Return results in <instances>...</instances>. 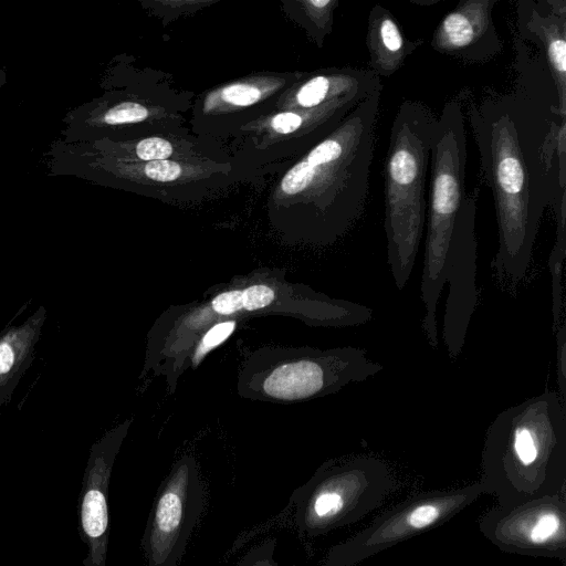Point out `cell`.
<instances>
[{
    "label": "cell",
    "mask_w": 566,
    "mask_h": 566,
    "mask_svg": "<svg viewBox=\"0 0 566 566\" xmlns=\"http://www.w3.org/2000/svg\"><path fill=\"white\" fill-rule=\"evenodd\" d=\"M469 122L494 200L499 249L491 266L515 286L527 272L546 208L566 195V115L557 93L515 84L472 103Z\"/></svg>",
    "instance_id": "obj_1"
},
{
    "label": "cell",
    "mask_w": 566,
    "mask_h": 566,
    "mask_svg": "<svg viewBox=\"0 0 566 566\" xmlns=\"http://www.w3.org/2000/svg\"><path fill=\"white\" fill-rule=\"evenodd\" d=\"M265 315L300 319L313 327L366 324L373 311L292 282L285 271L260 269L216 284L198 298L165 310L146 335L142 378L161 377L174 394L196 343L209 328Z\"/></svg>",
    "instance_id": "obj_2"
},
{
    "label": "cell",
    "mask_w": 566,
    "mask_h": 566,
    "mask_svg": "<svg viewBox=\"0 0 566 566\" xmlns=\"http://www.w3.org/2000/svg\"><path fill=\"white\" fill-rule=\"evenodd\" d=\"M467 135L459 101L444 104L430 158L421 298L422 329L430 346L438 345L437 306L449 285L444 313L452 318L472 315L478 305V242L475 216L480 187L465 193Z\"/></svg>",
    "instance_id": "obj_3"
},
{
    "label": "cell",
    "mask_w": 566,
    "mask_h": 566,
    "mask_svg": "<svg viewBox=\"0 0 566 566\" xmlns=\"http://www.w3.org/2000/svg\"><path fill=\"white\" fill-rule=\"evenodd\" d=\"M485 494L497 505L566 491V406L555 391L512 406L490 424L482 450Z\"/></svg>",
    "instance_id": "obj_4"
},
{
    "label": "cell",
    "mask_w": 566,
    "mask_h": 566,
    "mask_svg": "<svg viewBox=\"0 0 566 566\" xmlns=\"http://www.w3.org/2000/svg\"><path fill=\"white\" fill-rule=\"evenodd\" d=\"M438 116L419 101H403L392 120L385 159L387 259L396 286L412 272L427 216L426 187Z\"/></svg>",
    "instance_id": "obj_5"
},
{
    "label": "cell",
    "mask_w": 566,
    "mask_h": 566,
    "mask_svg": "<svg viewBox=\"0 0 566 566\" xmlns=\"http://www.w3.org/2000/svg\"><path fill=\"white\" fill-rule=\"evenodd\" d=\"M382 368L364 348L269 345L245 355L238 371L237 392L249 400L290 405L336 394Z\"/></svg>",
    "instance_id": "obj_6"
},
{
    "label": "cell",
    "mask_w": 566,
    "mask_h": 566,
    "mask_svg": "<svg viewBox=\"0 0 566 566\" xmlns=\"http://www.w3.org/2000/svg\"><path fill=\"white\" fill-rule=\"evenodd\" d=\"M397 489V480L381 459L352 455L322 463L294 490V523L305 538H315L357 523L380 507Z\"/></svg>",
    "instance_id": "obj_7"
},
{
    "label": "cell",
    "mask_w": 566,
    "mask_h": 566,
    "mask_svg": "<svg viewBox=\"0 0 566 566\" xmlns=\"http://www.w3.org/2000/svg\"><path fill=\"white\" fill-rule=\"evenodd\" d=\"M483 494L485 490L480 480L457 489L416 494L378 515L352 537L332 546L323 566H356L443 525Z\"/></svg>",
    "instance_id": "obj_8"
},
{
    "label": "cell",
    "mask_w": 566,
    "mask_h": 566,
    "mask_svg": "<svg viewBox=\"0 0 566 566\" xmlns=\"http://www.w3.org/2000/svg\"><path fill=\"white\" fill-rule=\"evenodd\" d=\"M203 505L205 485L197 461L184 454L155 495L142 538L146 566H178Z\"/></svg>",
    "instance_id": "obj_9"
},
{
    "label": "cell",
    "mask_w": 566,
    "mask_h": 566,
    "mask_svg": "<svg viewBox=\"0 0 566 566\" xmlns=\"http://www.w3.org/2000/svg\"><path fill=\"white\" fill-rule=\"evenodd\" d=\"M479 530L500 551L566 564V491L510 505H494Z\"/></svg>",
    "instance_id": "obj_10"
},
{
    "label": "cell",
    "mask_w": 566,
    "mask_h": 566,
    "mask_svg": "<svg viewBox=\"0 0 566 566\" xmlns=\"http://www.w3.org/2000/svg\"><path fill=\"white\" fill-rule=\"evenodd\" d=\"M132 420L108 430L90 450L78 494V533L86 546L83 566H106L109 541V481Z\"/></svg>",
    "instance_id": "obj_11"
},
{
    "label": "cell",
    "mask_w": 566,
    "mask_h": 566,
    "mask_svg": "<svg viewBox=\"0 0 566 566\" xmlns=\"http://www.w3.org/2000/svg\"><path fill=\"white\" fill-rule=\"evenodd\" d=\"M499 0H463L446 13L430 44L440 54L464 63H485L499 55L503 43L493 21Z\"/></svg>",
    "instance_id": "obj_12"
},
{
    "label": "cell",
    "mask_w": 566,
    "mask_h": 566,
    "mask_svg": "<svg viewBox=\"0 0 566 566\" xmlns=\"http://www.w3.org/2000/svg\"><path fill=\"white\" fill-rule=\"evenodd\" d=\"M516 34L539 48L566 115V1H516Z\"/></svg>",
    "instance_id": "obj_13"
},
{
    "label": "cell",
    "mask_w": 566,
    "mask_h": 566,
    "mask_svg": "<svg viewBox=\"0 0 566 566\" xmlns=\"http://www.w3.org/2000/svg\"><path fill=\"white\" fill-rule=\"evenodd\" d=\"M423 44L408 39L394 13L375 4L368 14L366 46L370 70L380 78L389 77L405 64L407 57Z\"/></svg>",
    "instance_id": "obj_14"
},
{
    "label": "cell",
    "mask_w": 566,
    "mask_h": 566,
    "mask_svg": "<svg viewBox=\"0 0 566 566\" xmlns=\"http://www.w3.org/2000/svg\"><path fill=\"white\" fill-rule=\"evenodd\" d=\"M45 318V307L39 306L22 324L8 326L0 333V405L10 401L32 364Z\"/></svg>",
    "instance_id": "obj_15"
},
{
    "label": "cell",
    "mask_w": 566,
    "mask_h": 566,
    "mask_svg": "<svg viewBox=\"0 0 566 566\" xmlns=\"http://www.w3.org/2000/svg\"><path fill=\"white\" fill-rule=\"evenodd\" d=\"M566 258V223L557 222L556 241L548 258V270L552 277V301L554 331L564 318L563 269Z\"/></svg>",
    "instance_id": "obj_16"
},
{
    "label": "cell",
    "mask_w": 566,
    "mask_h": 566,
    "mask_svg": "<svg viewBox=\"0 0 566 566\" xmlns=\"http://www.w3.org/2000/svg\"><path fill=\"white\" fill-rule=\"evenodd\" d=\"M316 167L310 165L306 159L296 164L283 178L282 190L289 195L305 190L313 180Z\"/></svg>",
    "instance_id": "obj_17"
},
{
    "label": "cell",
    "mask_w": 566,
    "mask_h": 566,
    "mask_svg": "<svg viewBox=\"0 0 566 566\" xmlns=\"http://www.w3.org/2000/svg\"><path fill=\"white\" fill-rule=\"evenodd\" d=\"M275 548L276 539L269 538L263 543L250 548L235 564V566H282L274 559Z\"/></svg>",
    "instance_id": "obj_18"
},
{
    "label": "cell",
    "mask_w": 566,
    "mask_h": 566,
    "mask_svg": "<svg viewBox=\"0 0 566 566\" xmlns=\"http://www.w3.org/2000/svg\"><path fill=\"white\" fill-rule=\"evenodd\" d=\"M148 116V111L137 103L126 102L116 105L105 114L107 124L135 123L144 120Z\"/></svg>",
    "instance_id": "obj_19"
},
{
    "label": "cell",
    "mask_w": 566,
    "mask_h": 566,
    "mask_svg": "<svg viewBox=\"0 0 566 566\" xmlns=\"http://www.w3.org/2000/svg\"><path fill=\"white\" fill-rule=\"evenodd\" d=\"M137 156L143 160H165L172 153L169 142L158 137L143 139L136 147Z\"/></svg>",
    "instance_id": "obj_20"
},
{
    "label": "cell",
    "mask_w": 566,
    "mask_h": 566,
    "mask_svg": "<svg viewBox=\"0 0 566 566\" xmlns=\"http://www.w3.org/2000/svg\"><path fill=\"white\" fill-rule=\"evenodd\" d=\"M557 340V384L559 389V398L566 406V323L563 318L556 329Z\"/></svg>",
    "instance_id": "obj_21"
},
{
    "label": "cell",
    "mask_w": 566,
    "mask_h": 566,
    "mask_svg": "<svg viewBox=\"0 0 566 566\" xmlns=\"http://www.w3.org/2000/svg\"><path fill=\"white\" fill-rule=\"evenodd\" d=\"M260 97V92L254 86L248 84H234L228 86L222 92V98L234 105H251Z\"/></svg>",
    "instance_id": "obj_22"
},
{
    "label": "cell",
    "mask_w": 566,
    "mask_h": 566,
    "mask_svg": "<svg viewBox=\"0 0 566 566\" xmlns=\"http://www.w3.org/2000/svg\"><path fill=\"white\" fill-rule=\"evenodd\" d=\"M180 166L171 160L149 161L145 167V174L148 178L157 181H171L179 177Z\"/></svg>",
    "instance_id": "obj_23"
},
{
    "label": "cell",
    "mask_w": 566,
    "mask_h": 566,
    "mask_svg": "<svg viewBox=\"0 0 566 566\" xmlns=\"http://www.w3.org/2000/svg\"><path fill=\"white\" fill-rule=\"evenodd\" d=\"M302 124V117L294 113H282L272 119V127L281 134L296 130Z\"/></svg>",
    "instance_id": "obj_24"
}]
</instances>
